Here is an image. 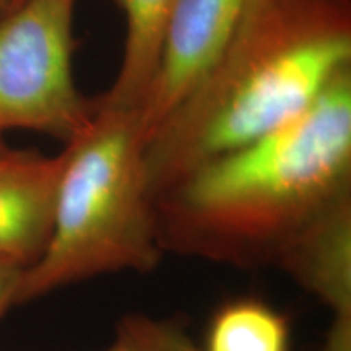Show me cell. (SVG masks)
<instances>
[{
    "instance_id": "6da1fadb",
    "label": "cell",
    "mask_w": 351,
    "mask_h": 351,
    "mask_svg": "<svg viewBox=\"0 0 351 351\" xmlns=\"http://www.w3.org/2000/svg\"><path fill=\"white\" fill-rule=\"evenodd\" d=\"M351 199V67L296 119L202 166L155 202L163 252L276 267L311 223Z\"/></svg>"
},
{
    "instance_id": "7a4b0ae2",
    "label": "cell",
    "mask_w": 351,
    "mask_h": 351,
    "mask_svg": "<svg viewBox=\"0 0 351 351\" xmlns=\"http://www.w3.org/2000/svg\"><path fill=\"white\" fill-rule=\"evenodd\" d=\"M350 67L351 0H245L221 59L148 137L152 200L296 119Z\"/></svg>"
},
{
    "instance_id": "3957f363",
    "label": "cell",
    "mask_w": 351,
    "mask_h": 351,
    "mask_svg": "<svg viewBox=\"0 0 351 351\" xmlns=\"http://www.w3.org/2000/svg\"><path fill=\"white\" fill-rule=\"evenodd\" d=\"M147 140L140 109L96 101L91 124L64 148L49 244L23 271L16 304L101 275L156 269L165 252L145 179Z\"/></svg>"
},
{
    "instance_id": "277c9868",
    "label": "cell",
    "mask_w": 351,
    "mask_h": 351,
    "mask_svg": "<svg viewBox=\"0 0 351 351\" xmlns=\"http://www.w3.org/2000/svg\"><path fill=\"white\" fill-rule=\"evenodd\" d=\"M78 0H23L0 19V135L33 130L69 145L93 121L96 101L73 77Z\"/></svg>"
},
{
    "instance_id": "5b68a950",
    "label": "cell",
    "mask_w": 351,
    "mask_h": 351,
    "mask_svg": "<svg viewBox=\"0 0 351 351\" xmlns=\"http://www.w3.org/2000/svg\"><path fill=\"white\" fill-rule=\"evenodd\" d=\"M244 7L245 0H178L155 78L140 109L148 137L212 72L238 28Z\"/></svg>"
},
{
    "instance_id": "8992f818",
    "label": "cell",
    "mask_w": 351,
    "mask_h": 351,
    "mask_svg": "<svg viewBox=\"0 0 351 351\" xmlns=\"http://www.w3.org/2000/svg\"><path fill=\"white\" fill-rule=\"evenodd\" d=\"M64 152L12 150L0 163V261L29 269L49 244Z\"/></svg>"
},
{
    "instance_id": "52a82bcc",
    "label": "cell",
    "mask_w": 351,
    "mask_h": 351,
    "mask_svg": "<svg viewBox=\"0 0 351 351\" xmlns=\"http://www.w3.org/2000/svg\"><path fill=\"white\" fill-rule=\"evenodd\" d=\"M276 269L322 302L333 319H351V199L311 223Z\"/></svg>"
},
{
    "instance_id": "ba28073f",
    "label": "cell",
    "mask_w": 351,
    "mask_h": 351,
    "mask_svg": "<svg viewBox=\"0 0 351 351\" xmlns=\"http://www.w3.org/2000/svg\"><path fill=\"white\" fill-rule=\"evenodd\" d=\"M124 13L125 41L119 72L101 95V106L142 109L160 60L163 38L178 0H112Z\"/></svg>"
},
{
    "instance_id": "9c48e42d",
    "label": "cell",
    "mask_w": 351,
    "mask_h": 351,
    "mask_svg": "<svg viewBox=\"0 0 351 351\" xmlns=\"http://www.w3.org/2000/svg\"><path fill=\"white\" fill-rule=\"evenodd\" d=\"M287 315L258 298L226 301L210 319L202 351H289Z\"/></svg>"
},
{
    "instance_id": "30bf717a",
    "label": "cell",
    "mask_w": 351,
    "mask_h": 351,
    "mask_svg": "<svg viewBox=\"0 0 351 351\" xmlns=\"http://www.w3.org/2000/svg\"><path fill=\"white\" fill-rule=\"evenodd\" d=\"M103 351H202V346L176 317L130 313L116 324L111 345Z\"/></svg>"
},
{
    "instance_id": "8fae6325",
    "label": "cell",
    "mask_w": 351,
    "mask_h": 351,
    "mask_svg": "<svg viewBox=\"0 0 351 351\" xmlns=\"http://www.w3.org/2000/svg\"><path fill=\"white\" fill-rule=\"evenodd\" d=\"M25 269L0 261V317L10 309L12 306L16 304V295L21 283Z\"/></svg>"
},
{
    "instance_id": "7c38bea8",
    "label": "cell",
    "mask_w": 351,
    "mask_h": 351,
    "mask_svg": "<svg viewBox=\"0 0 351 351\" xmlns=\"http://www.w3.org/2000/svg\"><path fill=\"white\" fill-rule=\"evenodd\" d=\"M319 351H351V319H333Z\"/></svg>"
},
{
    "instance_id": "4fadbf2b",
    "label": "cell",
    "mask_w": 351,
    "mask_h": 351,
    "mask_svg": "<svg viewBox=\"0 0 351 351\" xmlns=\"http://www.w3.org/2000/svg\"><path fill=\"white\" fill-rule=\"evenodd\" d=\"M12 5V0H0V19L8 12V8Z\"/></svg>"
},
{
    "instance_id": "5bb4252c",
    "label": "cell",
    "mask_w": 351,
    "mask_h": 351,
    "mask_svg": "<svg viewBox=\"0 0 351 351\" xmlns=\"http://www.w3.org/2000/svg\"><path fill=\"white\" fill-rule=\"evenodd\" d=\"M23 2V0H12V5H10V8H8V12L12 10V8H15L16 5H19V3H21Z\"/></svg>"
}]
</instances>
